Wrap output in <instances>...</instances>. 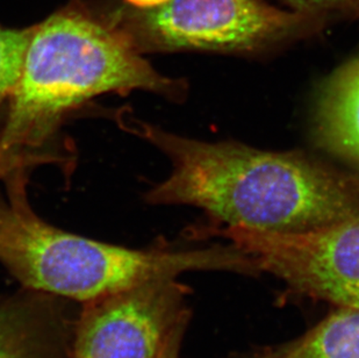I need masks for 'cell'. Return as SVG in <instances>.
I'll return each mask as SVG.
<instances>
[{
    "label": "cell",
    "instance_id": "6da1fadb",
    "mask_svg": "<svg viewBox=\"0 0 359 358\" xmlns=\"http://www.w3.org/2000/svg\"><path fill=\"white\" fill-rule=\"evenodd\" d=\"M122 128L162 150L169 177L146 194L153 205L198 207L224 227L297 233L359 214V177L300 152L189 139L120 112Z\"/></svg>",
    "mask_w": 359,
    "mask_h": 358
},
{
    "label": "cell",
    "instance_id": "7a4b0ae2",
    "mask_svg": "<svg viewBox=\"0 0 359 358\" xmlns=\"http://www.w3.org/2000/svg\"><path fill=\"white\" fill-rule=\"evenodd\" d=\"M133 91L182 102L187 84L157 72L116 22L74 8L57 12L34 26L0 148L38 150L69 112L99 95Z\"/></svg>",
    "mask_w": 359,
    "mask_h": 358
},
{
    "label": "cell",
    "instance_id": "3957f363",
    "mask_svg": "<svg viewBox=\"0 0 359 358\" xmlns=\"http://www.w3.org/2000/svg\"><path fill=\"white\" fill-rule=\"evenodd\" d=\"M28 169L7 175L0 194V264L22 287L86 304L187 271H257L254 260L234 244L140 251L60 230L32 208Z\"/></svg>",
    "mask_w": 359,
    "mask_h": 358
},
{
    "label": "cell",
    "instance_id": "277c9868",
    "mask_svg": "<svg viewBox=\"0 0 359 358\" xmlns=\"http://www.w3.org/2000/svg\"><path fill=\"white\" fill-rule=\"evenodd\" d=\"M325 22L265 0H169L137 8L116 24L140 54L191 51L254 55L316 34Z\"/></svg>",
    "mask_w": 359,
    "mask_h": 358
},
{
    "label": "cell",
    "instance_id": "5b68a950",
    "mask_svg": "<svg viewBox=\"0 0 359 358\" xmlns=\"http://www.w3.org/2000/svg\"><path fill=\"white\" fill-rule=\"evenodd\" d=\"M309 297L359 308V214L316 230L278 233L244 227L208 230Z\"/></svg>",
    "mask_w": 359,
    "mask_h": 358
},
{
    "label": "cell",
    "instance_id": "8992f818",
    "mask_svg": "<svg viewBox=\"0 0 359 358\" xmlns=\"http://www.w3.org/2000/svg\"><path fill=\"white\" fill-rule=\"evenodd\" d=\"M187 290L160 278L86 303L77 315L69 358H157L183 315Z\"/></svg>",
    "mask_w": 359,
    "mask_h": 358
},
{
    "label": "cell",
    "instance_id": "52a82bcc",
    "mask_svg": "<svg viewBox=\"0 0 359 358\" xmlns=\"http://www.w3.org/2000/svg\"><path fill=\"white\" fill-rule=\"evenodd\" d=\"M77 315L70 301L26 287L0 296V358H69Z\"/></svg>",
    "mask_w": 359,
    "mask_h": 358
},
{
    "label": "cell",
    "instance_id": "ba28073f",
    "mask_svg": "<svg viewBox=\"0 0 359 358\" xmlns=\"http://www.w3.org/2000/svg\"><path fill=\"white\" fill-rule=\"evenodd\" d=\"M316 142L359 168V58L325 81L314 110Z\"/></svg>",
    "mask_w": 359,
    "mask_h": 358
},
{
    "label": "cell",
    "instance_id": "9c48e42d",
    "mask_svg": "<svg viewBox=\"0 0 359 358\" xmlns=\"http://www.w3.org/2000/svg\"><path fill=\"white\" fill-rule=\"evenodd\" d=\"M280 352L287 358H359V308L339 307Z\"/></svg>",
    "mask_w": 359,
    "mask_h": 358
},
{
    "label": "cell",
    "instance_id": "30bf717a",
    "mask_svg": "<svg viewBox=\"0 0 359 358\" xmlns=\"http://www.w3.org/2000/svg\"><path fill=\"white\" fill-rule=\"evenodd\" d=\"M33 32L34 27H0V105L10 98L19 81Z\"/></svg>",
    "mask_w": 359,
    "mask_h": 358
},
{
    "label": "cell",
    "instance_id": "8fae6325",
    "mask_svg": "<svg viewBox=\"0 0 359 358\" xmlns=\"http://www.w3.org/2000/svg\"><path fill=\"white\" fill-rule=\"evenodd\" d=\"M290 10L316 15L325 20L332 18L359 17V0H281Z\"/></svg>",
    "mask_w": 359,
    "mask_h": 358
},
{
    "label": "cell",
    "instance_id": "7c38bea8",
    "mask_svg": "<svg viewBox=\"0 0 359 358\" xmlns=\"http://www.w3.org/2000/svg\"><path fill=\"white\" fill-rule=\"evenodd\" d=\"M48 162H54L53 154L29 149L5 150L0 148V178L4 179L21 168H32Z\"/></svg>",
    "mask_w": 359,
    "mask_h": 358
},
{
    "label": "cell",
    "instance_id": "4fadbf2b",
    "mask_svg": "<svg viewBox=\"0 0 359 358\" xmlns=\"http://www.w3.org/2000/svg\"><path fill=\"white\" fill-rule=\"evenodd\" d=\"M189 314H185L176 322L166 335L157 358H180V345L183 341Z\"/></svg>",
    "mask_w": 359,
    "mask_h": 358
},
{
    "label": "cell",
    "instance_id": "5bb4252c",
    "mask_svg": "<svg viewBox=\"0 0 359 358\" xmlns=\"http://www.w3.org/2000/svg\"><path fill=\"white\" fill-rule=\"evenodd\" d=\"M127 1L136 8H150V7L162 5L169 0H127Z\"/></svg>",
    "mask_w": 359,
    "mask_h": 358
},
{
    "label": "cell",
    "instance_id": "9a60e30c",
    "mask_svg": "<svg viewBox=\"0 0 359 358\" xmlns=\"http://www.w3.org/2000/svg\"><path fill=\"white\" fill-rule=\"evenodd\" d=\"M266 358H287V357H285V356L283 355V354H281L280 352H277V354H276V355H270V356H269V357H266Z\"/></svg>",
    "mask_w": 359,
    "mask_h": 358
}]
</instances>
